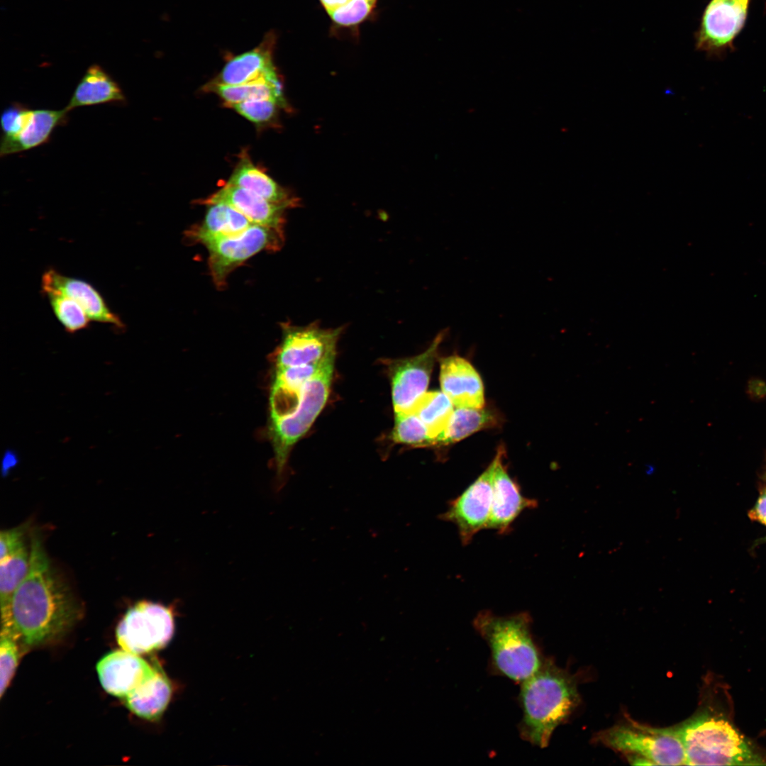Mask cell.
<instances>
[{"label":"cell","instance_id":"cell-1","mask_svg":"<svg viewBox=\"0 0 766 766\" xmlns=\"http://www.w3.org/2000/svg\"><path fill=\"white\" fill-rule=\"evenodd\" d=\"M80 607L53 571L38 534H32L28 572L1 618L10 621L25 649L61 638L79 620Z\"/></svg>","mask_w":766,"mask_h":766},{"label":"cell","instance_id":"cell-2","mask_svg":"<svg viewBox=\"0 0 766 766\" xmlns=\"http://www.w3.org/2000/svg\"><path fill=\"white\" fill-rule=\"evenodd\" d=\"M579 700L574 677L545 658L540 667L521 683V738L534 746L546 748L555 728L567 721Z\"/></svg>","mask_w":766,"mask_h":766},{"label":"cell","instance_id":"cell-3","mask_svg":"<svg viewBox=\"0 0 766 766\" xmlns=\"http://www.w3.org/2000/svg\"><path fill=\"white\" fill-rule=\"evenodd\" d=\"M531 625L527 612L505 616L489 611L477 614L473 626L490 650L492 674L521 684L540 667L545 657L533 638Z\"/></svg>","mask_w":766,"mask_h":766},{"label":"cell","instance_id":"cell-4","mask_svg":"<svg viewBox=\"0 0 766 766\" xmlns=\"http://www.w3.org/2000/svg\"><path fill=\"white\" fill-rule=\"evenodd\" d=\"M676 727L687 765L766 764L748 740L720 715L701 711Z\"/></svg>","mask_w":766,"mask_h":766},{"label":"cell","instance_id":"cell-5","mask_svg":"<svg viewBox=\"0 0 766 766\" xmlns=\"http://www.w3.org/2000/svg\"><path fill=\"white\" fill-rule=\"evenodd\" d=\"M335 359L327 361L305 384L299 401L292 412L270 421L269 435L279 477H282L285 472L294 445L308 431L326 404L333 377Z\"/></svg>","mask_w":766,"mask_h":766},{"label":"cell","instance_id":"cell-6","mask_svg":"<svg viewBox=\"0 0 766 766\" xmlns=\"http://www.w3.org/2000/svg\"><path fill=\"white\" fill-rule=\"evenodd\" d=\"M606 746L651 765H686L684 745L677 727L655 728L626 720L601 732Z\"/></svg>","mask_w":766,"mask_h":766},{"label":"cell","instance_id":"cell-7","mask_svg":"<svg viewBox=\"0 0 766 766\" xmlns=\"http://www.w3.org/2000/svg\"><path fill=\"white\" fill-rule=\"evenodd\" d=\"M171 607L150 601L131 606L118 622L116 638L121 648L141 655L165 647L174 631Z\"/></svg>","mask_w":766,"mask_h":766},{"label":"cell","instance_id":"cell-8","mask_svg":"<svg viewBox=\"0 0 766 766\" xmlns=\"http://www.w3.org/2000/svg\"><path fill=\"white\" fill-rule=\"evenodd\" d=\"M284 240V231L252 224L239 235L208 243L205 247L213 283L218 289H223L235 269L261 251L279 250Z\"/></svg>","mask_w":766,"mask_h":766},{"label":"cell","instance_id":"cell-9","mask_svg":"<svg viewBox=\"0 0 766 766\" xmlns=\"http://www.w3.org/2000/svg\"><path fill=\"white\" fill-rule=\"evenodd\" d=\"M68 112L65 108L30 109L19 103L11 104L1 116L0 156L23 152L47 143L53 131L67 122Z\"/></svg>","mask_w":766,"mask_h":766},{"label":"cell","instance_id":"cell-10","mask_svg":"<svg viewBox=\"0 0 766 766\" xmlns=\"http://www.w3.org/2000/svg\"><path fill=\"white\" fill-rule=\"evenodd\" d=\"M282 340L275 353L276 368L317 363L335 357L343 328H323L311 323L297 326L282 323Z\"/></svg>","mask_w":766,"mask_h":766},{"label":"cell","instance_id":"cell-11","mask_svg":"<svg viewBox=\"0 0 766 766\" xmlns=\"http://www.w3.org/2000/svg\"><path fill=\"white\" fill-rule=\"evenodd\" d=\"M445 335V331L439 333L430 346L421 354L387 362L395 414L411 412L426 392L438 357V350Z\"/></svg>","mask_w":766,"mask_h":766},{"label":"cell","instance_id":"cell-12","mask_svg":"<svg viewBox=\"0 0 766 766\" xmlns=\"http://www.w3.org/2000/svg\"><path fill=\"white\" fill-rule=\"evenodd\" d=\"M492 462L460 495L449 502L447 510L438 518L450 522L458 530L462 545H468L474 536L487 526L492 502Z\"/></svg>","mask_w":766,"mask_h":766},{"label":"cell","instance_id":"cell-13","mask_svg":"<svg viewBox=\"0 0 766 766\" xmlns=\"http://www.w3.org/2000/svg\"><path fill=\"white\" fill-rule=\"evenodd\" d=\"M750 1L711 0L696 34V48L716 52L730 46L744 26Z\"/></svg>","mask_w":766,"mask_h":766},{"label":"cell","instance_id":"cell-14","mask_svg":"<svg viewBox=\"0 0 766 766\" xmlns=\"http://www.w3.org/2000/svg\"><path fill=\"white\" fill-rule=\"evenodd\" d=\"M504 451L499 449L492 460V502L487 529L499 534L510 531L512 523L527 509L538 506V501L525 497L517 483L510 477L503 462Z\"/></svg>","mask_w":766,"mask_h":766},{"label":"cell","instance_id":"cell-15","mask_svg":"<svg viewBox=\"0 0 766 766\" xmlns=\"http://www.w3.org/2000/svg\"><path fill=\"white\" fill-rule=\"evenodd\" d=\"M155 668L156 664L151 665L140 655L122 648L106 654L96 664L102 688L122 699L150 677Z\"/></svg>","mask_w":766,"mask_h":766},{"label":"cell","instance_id":"cell-16","mask_svg":"<svg viewBox=\"0 0 766 766\" xmlns=\"http://www.w3.org/2000/svg\"><path fill=\"white\" fill-rule=\"evenodd\" d=\"M42 292H57L74 299L90 321L110 324L123 330L121 318L111 310L99 292L90 283L61 274L53 268L45 271L41 279Z\"/></svg>","mask_w":766,"mask_h":766},{"label":"cell","instance_id":"cell-17","mask_svg":"<svg viewBox=\"0 0 766 766\" xmlns=\"http://www.w3.org/2000/svg\"><path fill=\"white\" fill-rule=\"evenodd\" d=\"M440 363L441 389L454 406L483 408V383L472 365L467 360L457 355L442 357Z\"/></svg>","mask_w":766,"mask_h":766},{"label":"cell","instance_id":"cell-18","mask_svg":"<svg viewBox=\"0 0 766 766\" xmlns=\"http://www.w3.org/2000/svg\"><path fill=\"white\" fill-rule=\"evenodd\" d=\"M225 204L245 216L252 224L284 231L285 206L269 201L245 188L228 183L201 201Z\"/></svg>","mask_w":766,"mask_h":766},{"label":"cell","instance_id":"cell-19","mask_svg":"<svg viewBox=\"0 0 766 766\" xmlns=\"http://www.w3.org/2000/svg\"><path fill=\"white\" fill-rule=\"evenodd\" d=\"M272 35H266L254 49L234 57L213 82L238 85L279 77L272 61Z\"/></svg>","mask_w":766,"mask_h":766},{"label":"cell","instance_id":"cell-20","mask_svg":"<svg viewBox=\"0 0 766 766\" xmlns=\"http://www.w3.org/2000/svg\"><path fill=\"white\" fill-rule=\"evenodd\" d=\"M209 206L203 221L185 233L192 243L205 246L214 240L239 235L252 224L229 205L218 203Z\"/></svg>","mask_w":766,"mask_h":766},{"label":"cell","instance_id":"cell-21","mask_svg":"<svg viewBox=\"0 0 766 766\" xmlns=\"http://www.w3.org/2000/svg\"><path fill=\"white\" fill-rule=\"evenodd\" d=\"M172 695L169 679L156 664L154 673L127 696L123 702L135 715L148 721L160 718Z\"/></svg>","mask_w":766,"mask_h":766},{"label":"cell","instance_id":"cell-22","mask_svg":"<svg viewBox=\"0 0 766 766\" xmlns=\"http://www.w3.org/2000/svg\"><path fill=\"white\" fill-rule=\"evenodd\" d=\"M125 95L118 84L100 66L89 67L77 85L65 109L109 103H124Z\"/></svg>","mask_w":766,"mask_h":766},{"label":"cell","instance_id":"cell-23","mask_svg":"<svg viewBox=\"0 0 766 766\" xmlns=\"http://www.w3.org/2000/svg\"><path fill=\"white\" fill-rule=\"evenodd\" d=\"M227 183L245 188L269 201L287 209L296 207L299 204L297 199L255 166L245 154H243Z\"/></svg>","mask_w":766,"mask_h":766},{"label":"cell","instance_id":"cell-24","mask_svg":"<svg viewBox=\"0 0 766 766\" xmlns=\"http://www.w3.org/2000/svg\"><path fill=\"white\" fill-rule=\"evenodd\" d=\"M206 87L208 90L220 96L226 106L245 101L260 99L274 100L282 108H286L287 104L279 77L238 85L221 84L212 82Z\"/></svg>","mask_w":766,"mask_h":766},{"label":"cell","instance_id":"cell-25","mask_svg":"<svg viewBox=\"0 0 766 766\" xmlns=\"http://www.w3.org/2000/svg\"><path fill=\"white\" fill-rule=\"evenodd\" d=\"M498 419L484 408H456L436 445H448L461 440L480 430L496 425Z\"/></svg>","mask_w":766,"mask_h":766},{"label":"cell","instance_id":"cell-26","mask_svg":"<svg viewBox=\"0 0 766 766\" xmlns=\"http://www.w3.org/2000/svg\"><path fill=\"white\" fill-rule=\"evenodd\" d=\"M454 405L443 392H426L411 412L426 425L436 445L437 438L445 431L454 411Z\"/></svg>","mask_w":766,"mask_h":766},{"label":"cell","instance_id":"cell-27","mask_svg":"<svg viewBox=\"0 0 766 766\" xmlns=\"http://www.w3.org/2000/svg\"><path fill=\"white\" fill-rule=\"evenodd\" d=\"M30 567V549L26 544L0 560L1 609L7 606L11 597L26 577Z\"/></svg>","mask_w":766,"mask_h":766},{"label":"cell","instance_id":"cell-28","mask_svg":"<svg viewBox=\"0 0 766 766\" xmlns=\"http://www.w3.org/2000/svg\"><path fill=\"white\" fill-rule=\"evenodd\" d=\"M25 650L20 638L11 623L1 619L0 633V695L9 687L17 669L21 655Z\"/></svg>","mask_w":766,"mask_h":766},{"label":"cell","instance_id":"cell-29","mask_svg":"<svg viewBox=\"0 0 766 766\" xmlns=\"http://www.w3.org/2000/svg\"><path fill=\"white\" fill-rule=\"evenodd\" d=\"M43 294L55 317L67 332L73 333L88 327L89 317L74 299L57 292H46Z\"/></svg>","mask_w":766,"mask_h":766},{"label":"cell","instance_id":"cell-30","mask_svg":"<svg viewBox=\"0 0 766 766\" xmlns=\"http://www.w3.org/2000/svg\"><path fill=\"white\" fill-rule=\"evenodd\" d=\"M392 439L396 443L414 447L435 445L426 425L413 412L395 414Z\"/></svg>","mask_w":766,"mask_h":766},{"label":"cell","instance_id":"cell-31","mask_svg":"<svg viewBox=\"0 0 766 766\" xmlns=\"http://www.w3.org/2000/svg\"><path fill=\"white\" fill-rule=\"evenodd\" d=\"M278 103L272 99L248 100L234 104L228 107L257 124L270 121L276 114Z\"/></svg>","mask_w":766,"mask_h":766},{"label":"cell","instance_id":"cell-32","mask_svg":"<svg viewBox=\"0 0 766 766\" xmlns=\"http://www.w3.org/2000/svg\"><path fill=\"white\" fill-rule=\"evenodd\" d=\"M374 0H350L345 5L330 11L331 18L338 24L351 26L365 19L370 13Z\"/></svg>","mask_w":766,"mask_h":766},{"label":"cell","instance_id":"cell-33","mask_svg":"<svg viewBox=\"0 0 766 766\" xmlns=\"http://www.w3.org/2000/svg\"><path fill=\"white\" fill-rule=\"evenodd\" d=\"M27 524L1 531L0 533V560L9 556L24 543Z\"/></svg>","mask_w":766,"mask_h":766},{"label":"cell","instance_id":"cell-34","mask_svg":"<svg viewBox=\"0 0 766 766\" xmlns=\"http://www.w3.org/2000/svg\"><path fill=\"white\" fill-rule=\"evenodd\" d=\"M749 518L766 525V490L757 499L754 507L749 511Z\"/></svg>","mask_w":766,"mask_h":766},{"label":"cell","instance_id":"cell-35","mask_svg":"<svg viewBox=\"0 0 766 766\" xmlns=\"http://www.w3.org/2000/svg\"><path fill=\"white\" fill-rule=\"evenodd\" d=\"M329 13L347 4L350 0H320Z\"/></svg>","mask_w":766,"mask_h":766},{"label":"cell","instance_id":"cell-36","mask_svg":"<svg viewBox=\"0 0 766 766\" xmlns=\"http://www.w3.org/2000/svg\"><path fill=\"white\" fill-rule=\"evenodd\" d=\"M17 462V456L12 450H7L3 458V467L4 470L13 466Z\"/></svg>","mask_w":766,"mask_h":766},{"label":"cell","instance_id":"cell-37","mask_svg":"<svg viewBox=\"0 0 766 766\" xmlns=\"http://www.w3.org/2000/svg\"><path fill=\"white\" fill-rule=\"evenodd\" d=\"M765 541H766V538H765Z\"/></svg>","mask_w":766,"mask_h":766},{"label":"cell","instance_id":"cell-38","mask_svg":"<svg viewBox=\"0 0 766 766\" xmlns=\"http://www.w3.org/2000/svg\"><path fill=\"white\" fill-rule=\"evenodd\" d=\"M374 1H375V0H374Z\"/></svg>","mask_w":766,"mask_h":766}]
</instances>
